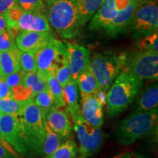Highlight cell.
<instances>
[{"label": "cell", "instance_id": "obj_1", "mask_svg": "<svg viewBox=\"0 0 158 158\" xmlns=\"http://www.w3.org/2000/svg\"><path fill=\"white\" fill-rule=\"evenodd\" d=\"M158 108L141 112H131L120 122L116 131L118 143L127 146L138 139L157 133Z\"/></svg>", "mask_w": 158, "mask_h": 158}, {"label": "cell", "instance_id": "obj_2", "mask_svg": "<svg viewBox=\"0 0 158 158\" xmlns=\"http://www.w3.org/2000/svg\"><path fill=\"white\" fill-rule=\"evenodd\" d=\"M143 86V81L127 71L121 70L106 94V110L109 116L122 113L133 101Z\"/></svg>", "mask_w": 158, "mask_h": 158}, {"label": "cell", "instance_id": "obj_3", "mask_svg": "<svg viewBox=\"0 0 158 158\" xmlns=\"http://www.w3.org/2000/svg\"><path fill=\"white\" fill-rule=\"evenodd\" d=\"M46 17L49 24L62 38H73L83 28L75 0H61L48 6Z\"/></svg>", "mask_w": 158, "mask_h": 158}, {"label": "cell", "instance_id": "obj_4", "mask_svg": "<svg viewBox=\"0 0 158 158\" xmlns=\"http://www.w3.org/2000/svg\"><path fill=\"white\" fill-rule=\"evenodd\" d=\"M21 120L29 151L40 156L45 135V117L33 99H29L19 115Z\"/></svg>", "mask_w": 158, "mask_h": 158}, {"label": "cell", "instance_id": "obj_5", "mask_svg": "<svg viewBox=\"0 0 158 158\" xmlns=\"http://www.w3.org/2000/svg\"><path fill=\"white\" fill-rule=\"evenodd\" d=\"M122 70L127 71L142 81H157L158 54L138 50L122 54Z\"/></svg>", "mask_w": 158, "mask_h": 158}, {"label": "cell", "instance_id": "obj_6", "mask_svg": "<svg viewBox=\"0 0 158 158\" xmlns=\"http://www.w3.org/2000/svg\"><path fill=\"white\" fill-rule=\"evenodd\" d=\"M122 68V54L105 52L95 54L90 60V68L102 92H107Z\"/></svg>", "mask_w": 158, "mask_h": 158}, {"label": "cell", "instance_id": "obj_7", "mask_svg": "<svg viewBox=\"0 0 158 158\" xmlns=\"http://www.w3.org/2000/svg\"><path fill=\"white\" fill-rule=\"evenodd\" d=\"M74 130L79 141V152L85 158L92 157L100 149L103 142L101 128L86 122L81 114L73 118Z\"/></svg>", "mask_w": 158, "mask_h": 158}, {"label": "cell", "instance_id": "obj_8", "mask_svg": "<svg viewBox=\"0 0 158 158\" xmlns=\"http://www.w3.org/2000/svg\"><path fill=\"white\" fill-rule=\"evenodd\" d=\"M66 57L65 43L64 44L55 38L52 39L45 46L35 53L37 72L46 78L49 73H54L55 70Z\"/></svg>", "mask_w": 158, "mask_h": 158}, {"label": "cell", "instance_id": "obj_9", "mask_svg": "<svg viewBox=\"0 0 158 158\" xmlns=\"http://www.w3.org/2000/svg\"><path fill=\"white\" fill-rule=\"evenodd\" d=\"M130 26L133 37L137 40L157 31V1L138 6Z\"/></svg>", "mask_w": 158, "mask_h": 158}, {"label": "cell", "instance_id": "obj_10", "mask_svg": "<svg viewBox=\"0 0 158 158\" xmlns=\"http://www.w3.org/2000/svg\"><path fill=\"white\" fill-rule=\"evenodd\" d=\"M0 132L18 154L25 155L30 152L19 116L0 113Z\"/></svg>", "mask_w": 158, "mask_h": 158}, {"label": "cell", "instance_id": "obj_11", "mask_svg": "<svg viewBox=\"0 0 158 158\" xmlns=\"http://www.w3.org/2000/svg\"><path fill=\"white\" fill-rule=\"evenodd\" d=\"M67 59L72 74V79L78 81L81 74L90 67V52L82 45L65 43Z\"/></svg>", "mask_w": 158, "mask_h": 158}, {"label": "cell", "instance_id": "obj_12", "mask_svg": "<svg viewBox=\"0 0 158 158\" xmlns=\"http://www.w3.org/2000/svg\"><path fill=\"white\" fill-rule=\"evenodd\" d=\"M54 37L50 31H21L15 37V44L21 51L36 53Z\"/></svg>", "mask_w": 158, "mask_h": 158}, {"label": "cell", "instance_id": "obj_13", "mask_svg": "<svg viewBox=\"0 0 158 158\" xmlns=\"http://www.w3.org/2000/svg\"><path fill=\"white\" fill-rule=\"evenodd\" d=\"M139 5L137 0H131L125 8L118 11L115 18L104 29L106 34L109 37H114L124 32L130 26Z\"/></svg>", "mask_w": 158, "mask_h": 158}, {"label": "cell", "instance_id": "obj_14", "mask_svg": "<svg viewBox=\"0 0 158 158\" xmlns=\"http://www.w3.org/2000/svg\"><path fill=\"white\" fill-rule=\"evenodd\" d=\"M81 112L84 119L92 125L101 127L103 124L102 102L97 94L82 97Z\"/></svg>", "mask_w": 158, "mask_h": 158}, {"label": "cell", "instance_id": "obj_15", "mask_svg": "<svg viewBox=\"0 0 158 158\" xmlns=\"http://www.w3.org/2000/svg\"><path fill=\"white\" fill-rule=\"evenodd\" d=\"M12 29L18 31H48L51 30L50 24L44 13H31L23 10Z\"/></svg>", "mask_w": 158, "mask_h": 158}, {"label": "cell", "instance_id": "obj_16", "mask_svg": "<svg viewBox=\"0 0 158 158\" xmlns=\"http://www.w3.org/2000/svg\"><path fill=\"white\" fill-rule=\"evenodd\" d=\"M45 122L53 131L65 139L72 136L73 129L68 116L59 108H53L45 114Z\"/></svg>", "mask_w": 158, "mask_h": 158}, {"label": "cell", "instance_id": "obj_17", "mask_svg": "<svg viewBox=\"0 0 158 158\" xmlns=\"http://www.w3.org/2000/svg\"><path fill=\"white\" fill-rule=\"evenodd\" d=\"M115 0H105L94 14L89 29L92 31L104 30L117 14Z\"/></svg>", "mask_w": 158, "mask_h": 158}, {"label": "cell", "instance_id": "obj_18", "mask_svg": "<svg viewBox=\"0 0 158 158\" xmlns=\"http://www.w3.org/2000/svg\"><path fill=\"white\" fill-rule=\"evenodd\" d=\"M157 105L158 86L157 83L155 82L149 85L137 98L132 112L147 111L157 108Z\"/></svg>", "mask_w": 158, "mask_h": 158}, {"label": "cell", "instance_id": "obj_19", "mask_svg": "<svg viewBox=\"0 0 158 158\" xmlns=\"http://www.w3.org/2000/svg\"><path fill=\"white\" fill-rule=\"evenodd\" d=\"M19 48H15L6 51H0V76L6 77L21 70Z\"/></svg>", "mask_w": 158, "mask_h": 158}, {"label": "cell", "instance_id": "obj_20", "mask_svg": "<svg viewBox=\"0 0 158 158\" xmlns=\"http://www.w3.org/2000/svg\"><path fill=\"white\" fill-rule=\"evenodd\" d=\"M78 87L77 82L71 79L63 87L65 105L67 104V111L72 118L81 114V107L78 104Z\"/></svg>", "mask_w": 158, "mask_h": 158}, {"label": "cell", "instance_id": "obj_21", "mask_svg": "<svg viewBox=\"0 0 158 158\" xmlns=\"http://www.w3.org/2000/svg\"><path fill=\"white\" fill-rule=\"evenodd\" d=\"M77 84L80 90L81 98L89 94H96L100 91H102L90 67L79 76Z\"/></svg>", "mask_w": 158, "mask_h": 158}, {"label": "cell", "instance_id": "obj_22", "mask_svg": "<svg viewBox=\"0 0 158 158\" xmlns=\"http://www.w3.org/2000/svg\"><path fill=\"white\" fill-rule=\"evenodd\" d=\"M105 0H75L83 27L93 16Z\"/></svg>", "mask_w": 158, "mask_h": 158}, {"label": "cell", "instance_id": "obj_23", "mask_svg": "<svg viewBox=\"0 0 158 158\" xmlns=\"http://www.w3.org/2000/svg\"><path fill=\"white\" fill-rule=\"evenodd\" d=\"M65 140V138L53 131L45 122V135L42 145L43 155L45 157L51 155Z\"/></svg>", "mask_w": 158, "mask_h": 158}, {"label": "cell", "instance_id": "obj_24", "mask_svg": "<svg viewBox=\"0 0 158 158\" xmlns=\"http://www.w3.org/2000/svg\"><path fill=\"white\" fill-rule=\"evenodd\" d=\"M78 148L73 139H66L59 147L45 158H76Z\"/></svg>", "mask_w": 158, "mask_h": 158}, {"label": "cell", "instance_id": "obj_25", "mask_svg": "<svg viewBox=\"0 0 158 158\" xmlns=\"http://www.w3.org/2000/svg\"><path fill=\"white\" fill-rule=\"evenodd\" d=\"M28 100H19L12 97L0 99V113L19 116Z\"/></svg>", "mask_w": 158, "mask_h": 158}, {"label": "cell", "instance_id": "obj_26", "mask_svg": "<svg viewBox=\"0 0 158 158\" xmlns=\"http://www.w3.org/2000/svg\"><path fill=\"white\" fill-rule=\"evenodd\" d=\"M47 84L49 90L52 94L54 100L55 108H59L60 107H64L66 106L64 98V92H63V87L61 86L55 76L54 73H51L46 77Z\"/></svg>", "mask_w": 158, "mask_h": 158}, {"label": "cell", "instance_id": "obj_27", "mask_svg": "<svg viewBox=\"0 0 158 158\" xmlns=\"http://www.w3.org/2000/svg\"><path fill=\"white\" fill-rule=\"evenodd\" d=\"M33 100L37 107L40 108L44 117L49 110L53 108H56L54 98L48 87L37 93L33 98Z\"/></svg>", "mask_w": 158, "mask_h": 158}, {"label": "cell", "instance_id": "obj_28", "mask_svg": "<svg viewBox=\"0 0 158 158\" xmlns=\"http://www.w3.org/2000/svg\"><path fill=\"white\" fill-rule=\"evenodd\" d=\"M19 31L14 29H7L0 31V51H6L16 48L15 37Z\"/></svg>", "mask_w": 158, "mask_h": 158}, {"label": "cell", "instance_id": "obj_29", "mask_svg": "<svg viewBox=\"0 0 158 158\" xmlns=\"http://www.w3.org/2000/svg\"><path fill=\"white\" fill-rule=\"evenodd\" d=\"M138 50L158 54V32L142 37L138 40Z\"/></svg>", "mask_w": 158, "mask_h": 158}, {"label": "cell", "instance_id": "obj_30", "mask_svg": "<svg viewBox=\"0 0 158 158\" xmlns=\"http://www.w3.org/2000/svg\"><path fill=\"white\" fill-rule=\"evenodd\" d=\"M19 60L21 69L23 72L35 73L37 71L35 54L30 51H21L19 53Z\"/></svg>", "mask_w": 158, "mask_h": 158}, {"label": "cell", "instance_id": "obj_31", "mask_svg": "<svg viewBox=\"0 0 158 158\" xmlns=\"http://www.w3.org/2000/svg\"><path fill=\"white\" fill-rule=\"evenodd\" d=\"M17 5L27 13H44L46 9L44 0H17Z\"/></svg>", "mask_w": 158, "mask_h": 158}, {"label": "cell", "instance_id": "obj_32", "mask_svg": "<svg viewBox=\"0 0 158 158\" xmlns=\"http://www.w3.org/2000/svg\"><path fill=\"white\" fill-rule=\"evenodd\" d=\"M54 75L62 87H64L72 79V74H71L70 65H69L67 57L63 59L62 64L55 70Z\"/></svg>", "mask_w": 158, "mask_h": 158}, {"label": "cell", "instance_id": "obj_33", "mask_svg": "<svg viewBox=\"0 0 158 158\" xmlns=\"http://www.w3.org/2000/svg\"><path fill=\"white\" fill-rule=\"evenodd\" d=\"M25 73H26L23 72L21 69V70L17 71V72H15L13 73H11L5 77V81L7 83V84L8 85L10 90L22 84Z\"/></svg>", "mask_w": 158, "mask_h": 158}, {"label": "cell", "instance_id": "obj_34", "mask_svg": "<svg viewBox=\"0 0 158 158\" xmlns=\"http://www.w3.org/2000/svg\"><path fill=\"white\" fill-rule=\"evenodd\" d=\"M12 97L11 90L5 81V77H0V99Z\"/></svg>", "mask_w": 158, "mask_h": 158}, {"label": "cell", "instance_id": "obj_35", "mask_svg": "<svg viewBox=\"0 0 158 158\" xmlns=\"http://www.w3.org/2000/svg\"><path fill=\"white\" fill-rule=\"evenodd\" d=\"M17 5V0H0V14H3Z\"/></svg>", "mask_w": 158, "mask_h": 158}, {"label": "cell", "instance_id": "obj_36", "mask_svg": "<svg viewBox=\"0 0 158 158\" xmlns=\"http://www.w3.org/2000/svg\"><path fill=\"white\" fill-rule=\"evenodd\" d=\"M0 158H19V154L9 151L3 146L0 145Z\"/></svg>", "mask_w": 158, "mask_h": 158}, {"label": "cell", "instance_id": "obj_37", "mask_svg": "<svg viewBox=\"0 0 158 158\" xmlns=\"http://www.w3.org/2000/svg\"><path fill=\"white\" fill-rule=\"evenodd\" d=\"M113 158H148L146 156L140 155L138 153L135 152H128V153H123L120 154L114 157Z\"/></svg>", "mask_w": 158, "mask_h": 158}, {"label": "cell", "instance_id": "obj_38", "mask_svg": "<svg viewBox=\"0 0 158 158\" xmlns=\"http://www.w3.org/2000/svg\"><path fill=\"white\" fill-rule=\"evenodd\" d=\"M7 29H9V26L5 13L0 14V31H5Z\"/></svg>", "mask_w": 158, "mask_h": 158}, {"label": "cell", "instance_id": "obj_39", "mask_svg": "<svg viewBox=\"0 0 158 158\" xmlns=\"http://www.w3.org/2000/svg\"><path fill=\"white\" fill-rule=\"evenodd\" d=\"M130 2H131V0H115L116 7L117 10L120 11L125 8L129 5Z\"/></svg>", "mask_w": 158, "mask_h": 158}, {"label": "cell", "instance_id": "obj_40", "mask_svg": "<svg viewBox=\"0 0 158 158\" xmlns=\"http://www.w3.org/2000/svg\"><path fill=\"white\" fill-rule=\"evenodd\" d=\"M0 145L3 146L4 147L6 148V149H8L9 151L18 154V153L16 152L15 151V149H13V148L10 145V144H9L8 143H7V141H6V140H5V138H4V137H3V135H2L1 132H0Z\"/></svg>", "mask_w": 158, "mask_h": 158}, {"label": "cell", "instance_id": "obj_41", "mask_svg": "<svg viewBox=\"0 0 158 158\" xmlns=\"http://www.w3.org/2000/svg\"><path fill=\"white\" fill-rule=\"evenodd\" d=\"M139 5H143V4L153 2H157V0H137Z\"/></svg>", "mask_w": 158, "mask_h": 158}, {"label": "cell", "instance_id": "obj_42", "mask_svg": "<svg viewBox=\"0 0 158 158\" xmlns=\"http://www.w3.org/2000/svg\"><path fill=\"white\" fill-rule=\"evenodd\" d=\"M59 1H61V0H44L45 4H46L47 7L49 5H52V4H54L55 2H59Z\"/></svg>", "mask_w": 158, "mask_h": 158}, {"label": "cell", "instance_id": "obj_43", "mask_svg": "<svg viewBox=\"0 0 158 158\" xmlns=\"http://www.w3.org/2000/svg\"><path fill=\"white\" fill-rule=\"evenodd\" d=\"M78 158H85V157H82V156H81V157H78Z\"/></svg>", "mask_w": 158, "mask_h": 158}, {"label": "cell", "instance_id": "obj_44", "mask_svg": "<svg viewBox=\"0 0 158 158\" xmlns=\"http://www.w3.org/2000/svg\"><path fill=\"white\" fill-rule=\"evenodd\" d=\"M0 77H1V76H0Z\"/></svg>", "mask_w": 158, "mask_h": 158}]
</instances>
